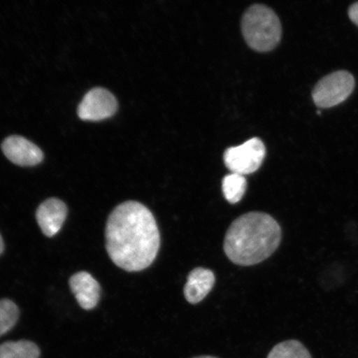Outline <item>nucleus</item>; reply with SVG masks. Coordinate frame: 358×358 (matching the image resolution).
<instances>
[{
    "mask_svg": "<svg viewBox=\"0 0 358 358\" xmlns=\"http://www.w3.org/2000/svg\"><path fill=\"white\" fill-rule=\"evenodd\" d=\"M69 285L80 306L84 310H92L97 306L101 297V286L90 273H76L71 277Z\"/></svg>",
    "mask_w": 358,
    "mask_h": 358,
    "instance_id": "nucleus-9",
    "label": "nucleus"
},
{
    "mask_svg": "<svg viewBox=\"0 0 358 358\" xmlns=\"http://www.w3.org/2000/svg\"><path fill=\"white\" fill-rule=\"evenodd\" d=\"M215 284V275L212 271L205 268H196L187 276L185 295L187 301L195 304L207 296Z\"/></svg>",
    "mask_w": 358,
    "mask_h": 358,
    "instance_id": "nucleus-10",
    "label": "nucleus"
},
{
    "mask_svg": "<svg viewBox=\"0 0 358 358\" xmlns=\"http://www.w3.org/2000/svg\"><path fill=\"white\" fill-rule=\"evenodd\" d=\"M245 42L257 52H270L279 44L282 29L275 13L265 6L256 4L248 8L241 20Z\"/></svg>",
    "mask_w": 358,
    "mask_h": 358,
    "instance_id": "nucleus-3",
    "label": "nucleus"
},
{
    "mask_svg": "<svg viewBox=\"0 0 358 358\" xmlns=\"http://www.w3.org/2000/svg\"><path fill=\"white\" fill-rule=\"evenodd\" d=\"M267 358H312L310 352L297 340H288L277 344Z\"/></svg>",
    "mask_w": 358,
    "mask_h": 358,
    "instance_id": "nucleus-13",
    "label": "nucleus"
},
{
    "mask_svg": "<svg viewBox=\"0 0 358 358\" xmlns=\"http://www.w3.org/2000/svg\"><path fill=\"white\" fill-rule=\"evenodd\" d=\"M246 179L244 176L231 173L224 177L222 192L225 199L231 204L238 203L243 198L246 190Z\"/></svg>",
    "mask_w": 358,
    "mask_h": 358,
    "instance_id": "nucleus-12",
    "label": "nucleus"
},
{
    "mask_svg": "<svg viewBox=\"0 0 358 358\" xmlns=\"http://www.w3.org/2000/svg\"><path fill=\"white\" fill-rule=\"evenodd\" d=\"M3 249H4L3 241L1 235H0V255H1L3 253Z\"/></svg>",
    "mask_w": 358,
    "mask_h": 358,
    "instance_id": "nucleus-16",
    "label": "nucleus"
},
{
    "mask_svg": "<svg viewBox=\"0 0 358 358\" xmlns=\"http://www.w3.org/2000/svg\"><path fill=\"white\" fill-rule=\"evenodd\" d=\"M106 250L116 266L129 272L151 266L160 248L154 215L145 206L127 201L110 215L106 228Z\"/></svg>",
    "mask_w": 358,
    "mask_h": 358,
    "instance_id": "nucleus-1",
    "label": "nucleus"
},
{
    "mask_svg": "<svg viewBox=\"0 0 358 358\" xmlns=\"http://www.w3.org/2000/svg\"><path fill=\"white\" fill-rule=\"evenodd\" d=\"M67 216V208L64 201L49 199L39 206L36 219L40 229L48 237L55 236L62 229Z\"/></svg>",
    "mask_w": 358,
    "mask_h": 358,
    "instance_id": "nucleus-8",
    "label": "nucleus"
},
{
    "mask_svg": "<svg viewBox=\"0 0 358 358\" xmlns=\"http://www.w3.org/2000/svg\"><path fill=\"white\" fill-rule=\"evenodd\" d=\"M348 16L353 24L358 26V2L352 4L351 7L349 8Z\"/></svg>",
    "mask_w": 358,
    "mask_h": 358,
    "instance_id": "nucleus-15",
    "label": "nucleus"
},
{
    "mask_svg": "<svg viewBox=\"0 0 358 358\" xmlns=\"http://www.w3.org/2000/svg\"><path fill=\"white\" fill-rule=\"evenodd\" d=\"M2 150L12 163L20 166H35L43 159L42 150L22 136L8 137L3 142Z\"/></svg>",
    "mask_w": 358,
    "mask_h": 358,
    "instance_id": "nucleus-7",
    "label": "nucleus"
},
{
    "mask_svg": "<svg viewBox=\"0 0 358 358\" xmlns=\"http://www.w3.org/2000/svg\"><path fill=\"white\" fill-rule=\"evenodd\" d=\"M20 317L19 308L10 299L0 301V337L11 330Z\"/></svg>",
    "mask_w": 358,
    "mask_h": 358,
    "instance_id": "nucleus-14",
    "label": "nucleus"
},
{
    "mask_svg": "<svg viewBox=\"0 0 358 358\" xmlns=\"http://www.w3.org/2000/svg\"><path fill=\"white\" fill-rule=\"evenodd\" d=\"M118 102L114 95L104 88H94L85 95L78 110L79 118L86 122H100L114 115Z\"/></svg>",
    "mask_w": 358,
    "mask_h": 358,
    "instance_id": "nucleus-6",
    "label": "nucleus"
},
{
    "mask_svg": "<svg viewBox=\"0 0 358 358\" xmlns=\"http://www.w3.org/2000/svg\"><path fill=\"white\" fill-rule=\"evenodd\" d=\"M39 348L33 342L21 340L0 345V358H38Z\"/></svg>",
    "mask_w": 358,
    "mask_h": 358,
    "instance_id": "nucleus-11",
    "label": "nucleus"
},
{
    "mask_svg": "<svg viewBox=\"0 0 358 358\" xmlns=\"http://www.w3.org/2000/svg\"><path fill=\"white\" fill-rule=\"evenodd\" d=\"M355 80L347 71H334L322 78L313 90L315 104L328 109L345 101L355 90Z\"/></svg>",
    "mask_w": 358,
    "mask_h": 358,
    "instance_id": "nucleus-4",
    "label": "nucleus"
},
{
    "mask_svg": "<svg viewBox=\"0 0 358 358\" xmlns=\"http://www.w3.org/2000/svg\"><path fill=\"white\" fill-rule=\"evenodd\" d=\"M282 231L271 215L252 212L231 223L224 240V252L236 265H257L279 248Z\"/></svg>",
    "mask_w": 358,
    "mask_h": 358,
    "instance_id": "nucleus-2",
    "label": "nucleus"
},
{
    "mask_svg": "<svg viewBox=\"0 0 358 358\" xmlns=\"http://www.w3.org/2000/svg\"><path fill=\"white\" fill-rule=\"evenodd\" d=\"M266 153L264 143L258 138H253L243 145L227 149L224 154V162L231 173L245 176L257 171Z\"/></svg>",
    "mask_w": 358,
    "mask_h": 358,
    "instance_id": "nucleus-5",
    "label": "nucleus"
},
{
    "mask_svg": "<svg viewBox=\"0 0 358 358\" xmlns=\"http://www.w3.org/2000/svg\"><path fill=\"white\" fill-rule=\"evenodd\" d=\"M192 358H218V357H213V356H200V357H192Z\"/></svg>",
    "mask_w": 358,
    "mask_h": 358,
    "instance_id": "nucleus-17",
    "label": "nucleus"
}]
</instances>
